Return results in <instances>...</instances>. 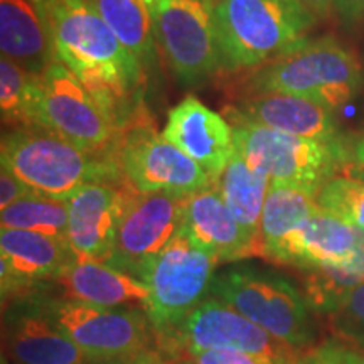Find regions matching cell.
I'll return each mask as SVG.
<instances>
[{
    "mask_svg": "<svg viewBox=\"0 0 364 364\" xmlns=\"http://www.w3.org/2000/svg\"><path fill=\"white\" fill-rule=\"evenodd\" d=\"M56 56L78 76L118 132L140 108L144 68L120 43L91 0H49L46 6Z\"/></svg>",
    "mask_w": 364,
    "mask_h": 364,
    "instance_id": "cell-1",
    "label": "cell"
},
{
    "mask_svg": "<svg viewBox=\"0 0 364 364\" xmlns=\"http://www.w3.org/2000/svg\"><path fill=\"white\" fill-rule=\"evenodd\" d=\"M0 159L2 167L36 193L63 201L86 184L125 179L117 154L90 152L36 124L4 134Z\"/></svg>",
    "mask_w": 364,
    "mask_h": 364,
    "instance_id": "cell-2",
    "label": "cell"
},
{
    "mask_svg": "<svg viewBox=\"0 0 364 364\" xmlns=\"http://www.w3.org/2000/svg\"><path fill=\"white\" fill-rule=\"evenodd\" d=\"M213 21L221 70L238 71L289 53L316 17L300 0H216Z\"/></svg>",
    "mask_w": 364,
    "mask_h": 364,
    "instance_id": "cell-3",
    "label": "cell"
},
{
    "mask_svg": "<svg viewBox=\"0 0 364 364\" xmlns=\"http://www.w3.org/2000/svg\"><path fill=\"white\" fill-rule=\"evenodd\" d=\"M255 93H285L338 110L356 97L363 71L356 56L334 38L304 39L253 76Z\"/></svg>",
    "mask_w": 364,
    "mask_h": 364,
    "instance_id": "cell-4",
    "label": "cell"
},
{
    "mask_svg": "<svg viewBox=\"0 0 364 364\" xmlns=\"http://www.w3.org/2000/svg\"><path fill=\"white\" fill-rule=\"evenodd\" d=\"M235 149L270 184L289 186L317 196L336 172L349 162L346 140L324 142L287 135L233 118Z\"/></svg>",
    "mask_w": 364,
    "mask_h": 364,
    "instance_id": "cell-5",
    "label": "cell"
},
{
    "mask_svg": "<svg viewBox=\"0 0 364 364\" xmlns=\"http://www.w3.org/2000/svg\"><path fill=\"white\" fill-rule=\"evenodd\" d=\"M26 118L27 124L44 127L90 152L117 154L118 130L78 76L59 59L43 75L33 76Z\"/></svg>",
    "mask_w": 364,
    "mask_h": 364,
    "instance_id": "cell-6",
    "label": "cell"
},
{
    "mask_svg": "<svg viewBox=\"0 0 364 364\" xmlns=\"http://www.w3.org/2000/svg\"><path fill=\"white\" fill-rule=\"evenodd\" d=\"M157 348L172 363L208 351H236L273 361L297 364L299 349L268 334L226 302L208 297L157 338Z\"/></svg>",
    "mask_w": 364,
    "mask_h": 364,
    "instance_id": "cell-7",
    "label": "cell"
},
{
    "mask_svg": "<svg viewBox=\"0 0 364 364\" xmlns=\"http://www.w3.org/2000/svg\"><path fill=\"white\" fill-rule=\"evenodd\" d=\"M220 260L179 233L139 273L149 289L145 312L157 338L174 329L211 294Z\"/></svg>",
    "mask_w": 364,
    "mask_h": 364,
    "instance_id": "cell-8",
    "label": "cell"
},
{
    "mask_svg": "<svg viewBox=\"0 0 364 364\" xmlns=\"http://www.w3.org/2000/svg\"><path fill=\"white\" fill-rule=\"evenodd\" d=\"M211 295L295 349L312 341L307 300L285 279L252 268H233L215 277Z\"/></svg>",
    "mask_w": 364,
    "mask_h": 364,
    "instance_id": "cell-9",
    "label": "cell"
},
{
    "mask_svg": "<svg viewBox=\"0 0 364 364\" xmlns=\"http://www.w3.org/2000/svg\"><path fill=\"white\" fill-rule=\"evenodd\" d=\"M51 321L93 361L157 348V334L144 309H108L78 300L38 299Z\"/></svg>",
    "mask_w": 364,
    "mask_h": 364,
    "instance_id": "cell-10",
    "label": "cell"
},
{
    "mask_svg": "<svg viewBox=\"0 0 364 364\" xmlns=\"http://www.w3.org/2000/svg\"><path fill=\"white\" fill-rule=\"evenodd\" d=\"M117 157L127 184L139 193L189 196L213 186V177L198 162L142 117L122 132Z\"/></svg>",
    "mask_w": 364,
    "mask_h": 364,
    "instance_id": "cell-11",
    "label": "cell"
},
{
    "mask_svg": "<svg viewBox=\"0 0 364 364\" xmlns=\"http://www.w3.org/2000/svg\"><path fill=\"white\" fill-rule=\"evenodd\" d=\"M157 44L184 85H198L221 70L213 6L208 0H147Z\"/></svg>",
    "mask_w": 364,
    "mask_h": 364,
    "instance_id": "cell-12",
    "label": "cell"
},
{
    "mask_svg": "<svg viewBox=\"0 0 364 364\" xmlns=\"http://www.w3.org/2000/svg\"><path fill=\"white\" fill-rule=\"evenodd\" d=\"M186 196L132 191L107 265L139 273L182 230Z\"/></svg>",
    "mask_w": 364,
    "mask_h": 364,
    "instance_id": "cell-13",
    "label": "cell"
},
{
    "mask_svg": "<svg viewBox=\"0 0 364 364\" xmlns=\"http://www.w3.org/2000/svg\"><path fill=\"white\" fill-rule=\"evenodd\" d=\"M132 189L118 182H93L68 199V245L85 260L107 263Z\"/></svg>",
    "mask_w": 364,
    "mask_h": 364,
    "instance_id": "cell-14",
    "label": "cell"
},
{
    "mask_svg": "<svg viewBox=\"0 0 364 364\" xmlns=\"http://www.w3.org/2000/svg\"><path fill=\"white\" fill-rule=\"evenodd\" d=\"M4 349L14 364H90L93 361L46 316L38 299L17 304L6 312Z\"/></svg>",
    "mask_w": 364,
    "mask_h": 364,
    "instance_id": "cell-15",
    "label": "cell"
},
{
    "mask_svg": "<svg viewBox=\"0 0 364 364\" xmlns=\"http://www.w3.org/2000/svg\"><path fill=\"white\" fill-rule=\"evenodd\" d=\"M162 135L198 162L213 181L235 152L233 127L194 97L182 100L172 108Z\"/></svg>",
    "mask_w": 364,
    "mask_h": 364,
    "instance_id": "cell-16",
    "label": "cell"
},
{
    "mask_svg": "<svg viewBox=\"0 0 364 364\" xmlns=\"http://www.w3.org/2000/svg\"><path fill=\"white\" fill-rule=\"evenodd\" d=\"M364 247V231L321 209L294 231L273 263L302 270L348 265Z\"/></svg>",
    "mask_w": 364,
    "mask_h": 364,
    "instance_id": "cell-17",
    "label": "cell"
},
{
    "mask_svg": "<svg viewBox=\"0 0 364 364\" xmlns=\"http://www.w3.org/2000/svg\"><path fill=\"white\" fill-rule=\"evenodd\" d=\"M76 255L68 241L26 230L0 231L2 297L21 292L22 287L56 279Z\"/></svg>",
    "mask_w": 364,
    "mask_h": 364,
    "instance_id": "cell-18",
    "label": "cell"
},
{
    "mask_svg": "<svg viewBox=\"0 0 364 364\" xmlns=\"http://www.w3.org/2000/svg\"><path fill=\"white\" fill-rule=\"evenodd\" d=\"M231 118L304 139L343 140L334 110L295 95L255 93V97L236 105Z\"/></svg>",
    "mask_w": 364,
    "mask_h": 364,
    "instance_id": "cell-19",
    "label": "cell"
},
{
    "mask_svg": "<svg viewBox=\"0 0 364 364\" xmlns=\"http://www.w3.org/2000/svg\"><path fill=\"white\" fill-rule=\"evenodd\" d=\"M181 233L196 247L215 255L220 262L255 257L252 245L215 184L186 196Z\"/></svg>",
    "mask_w": 364,
    "mask_h": 364,
    "instance_id": "cell-20",
    "label": "cell"
},
{
    "mask_svg": "<svg viewBox=\"0 0 364 364\" xmlns=\"http://www.w3.org/2000/svg\"><path fill=\"white\" fill-rule=\"evenodd\" d=\"M2 56L39 76L56 61V48L46 9L33 0H0Z\"/></svg>",
    "mask_w": 364,
    "mask_h": 364,
    "instance_id": "cell-21",
    "label": "cell"
},
{
    "mask_svg": "<svg viewBox=\"0 0 364 364\" xmlns=\"http://www.w3.org/2000/svg\"><path fill=\"white\" fill-rule=\"evenodd\" d=\"M54 280L63 289L61 299L90 306L145 311L149 300V289L142 280L97 260L76 257Z\"/></svg>",
    "mask_w": 364,
    "mask_h": 364,
    "instance_id": "cell-22",
    "label": "cell"
},
{
    "mask_svg": "<svg viewBox=\"0 0 364 364\" xmlns=\"http://www.w3.org/2000/svg\"><path fill=\"white\" fill-rule=\"evenodd\" d=\"M213 184L240 225L245 238L252 245L255 257H263L260 223L270 181L255 172L235 149L233 156Z\"/></svg>",
    "mask_w": 364,
    "mask_h": 364,
    "instance_id": "cell-23",
    "label": "cell"
},
{
    "mask_svg": "<svg viewBox=\"0 0 364 364\" xmlns=\"http://www.w3.org/2000/svg\"><path fill=\"white\" fill-rule=\"evenodd\" d=\"M321 209L317 196L289 186L270 184L260 223L263 258L275 260L289 236Z\"/></svg>",
    "mask_w": 364,
    "mask_h": 364,
    "instance_id": "cell-24",
    "label": "cell"
},
{
    "mask_svg": "<svg viewBox=\"0 0 364 364\" xmlns=\"http://www.w3.org/2000/svg\"><path fill=\"white\" fill-rule=\"evenodd\" d=\"M103 21L144 70L157 61L156 29L147 0H91Z\"/></svg>",
    "mask_w": 364,
    "mask_h": 364,
    "instance_id": "cell-25",
    "label": "cell"
},
{
    "mask_svg": "<svg viewBox=\"0 0 364 364\" xmlns=\"http://www.w3.org/2000/svg\"><path fill=\"white\" fill-rule=\"evenodd\" d=\"M0 225L9 230L34 231L68 241V201L34 191L12 206L2 209Z\"/></svg>",
    "mask_w": 364,
    "mask_h": 364,
    "instance_id": "cell-26",
    "label": "cell"
},
{
    "mask_svg": "<svg viewBox=\"0 0 364 364\" xmlns=\"http://www.w3.org/2000/svg\"><path fill=\"white\" fill-rule=\"evenodd\" d=\"M361 284H364V247L348 265L307 270V300L321 312L331 314L354 287Z\"/></svg>",
    "mask_w": 364,
    "mask_h": 364,
    "instance_id": "cell-27",
    "label": "cell"
},
{
    "mask_svg": "<svg viewBox=\"0 0 364 364\" xmlns=\"http://www.w3.org/2000/svg\"><path fill=\"white\" fill-rule=\"evenodd\" d=\"M318 206L364 231V179L334 177L318 191Z\"/></svg>",
    "mask_w": 364,
    "mask_h": 364,
    "instance_id": "cell-28",
    "label": "cell"
},
{
    "mask_svg": "<svg viewBox=\"0 0 364 364\" xmlns=\"http://www.w3.org/2000/svg\"><path fill=\"white\" fill-rule=\"evenodd\" d=\"M33 76L9 58L0 59V110L6 124L27 125L26 107Z\"/></svg>",
    "mask_w": 364,
    "mask_h": 364,
    "instance_id": "cell-29",
    "label": "cell"
},
{
    "mask_svg": "<svg viewBox=\"0 0 364 364\" xmlns=\"http://www.w3.org/2000/svg\"><path fill=\"white\" fill-rule=\"evenodd\" d=\"M329 316L336 334L351 349L364 353V284L354 287Z\"/></svg>",
    "mask_w": 364,
    "mask_h": 364,
    "instance_id": "cell-30",
    "label": "cell"
},
{
    "mask_svg": "<svg viewBox=\"0 0 364 364\" xmlns=\"http://www.w3.org/2000/svg\"><path fill=\"white\" fill-rule=\"evenodd\" d=\"M300 363V361H299ZM297 363V364H299ZM172 364H287L273 361V359L252 356V354L236 353V351H208L177 359Z\"/></svg>",
    "mask_w": 364,
    "mask_h": 364,
    "instance_id": "cell-31",
    "label": "cell"
},
{
    "mask_svg": "<svg viewBox=\"0 0 364 364\" xmlns=\"http://www.w3.org/2000/svg\"><path fill=\"white\" fill-rule=\"evenodd\" d=\"M33 193L34 191L26 182H22L19 177L14 176L6 167H2V172H0V208L6 209L12 206L14 203H17L19 199Z\"/></svg>",
    "mask_w": 364,
    "mask_h": 364,
    "instance_id": "cell-32",
    "label": "cell"
},
{
    "mask_svg": "<svg viewBox=\"0 0 364 364\" xmlns=\"http://www.w3.org/2000/svg\"><path fill=\"white\" fill-rule=\"evenodd\" d=\"M300 364H349L346 356V346L338 343L318 346L300 359Z\"/></svg>",
    "mask_w": 364,
    "mask_h": 364,
    "instance_id": "cell-33",
    "label": "cell"
},
{
    "mask_svg": "<svg viewBox=\"0 0 364 364\" xmlns=\"http://www.w3.org/2000/svg\"><path fill=\"white\" fill-rule=\"evenodd\" d=\"M334 11L344 26H358L364 21V0H336Z\"/></svg>",
    "mask_w": 364,
    "mask_h": 364,
    "instance_id": "cell-34",
    "label": "cell"
},
{
    "mask_svg": "<svg viewBox=\"0 0 364 364\" xmlns=\"http://www.w3.org/2000/svg\"><path fill=\"white\" fill-rule=\"evenodd\" d=\"M167 358L159 351V349H150V351L129 354V356L110 358V359H98L91 361L90 364H166Z\"/></svg>",
    "mask_w": 364,
    "mask_h": 364,
    "instance_id": "cell-35",
    "label": "cell"
},
{
    "mask_svg": "<svg viewBox=\"0 0 364 364\" xmlns=\"http://www.w3.org/2000/svg\"><path fill=\"white\" fill-rule=\"evenodd\" d=\"M300 2L309 9V12H311L314 17H321V19L329 16L331 11L336 6V0H300Z\"/></svg>",
    "mask_w": 364,
    "mask_h": 364,
    "instance_id": "cell-36",
    "label": "cell"
},
{
    "mask_svg": "<svg viewBox=\"0 0 364 364\" xmlns=\"http://www.w3.org/2000/svg\"><path fill=\"white\" fill-rule=\"evenodd\" d=\"M349 162H353L354 167H363L364 169V136L349 145Z\"/></svg>",
    "mask_w": 364,
    "mask_h": 364,
    "instance_id": "cell-37",
    "label": "cell"
},
{
    "mask_svg": "<svg viewBox=\"0 0 364 364\" xmlns=\"http://www.w3.org/2000/svg\"><path fill=\"white\" fill-rule=\"evenodd\" d=\"M346 356L349 364H364V353H359L356 349L346 348Z\"/></svg>",
    "mask_w": 364,
    "mask_h": 364,
    "instance_id": "cell-38",
    "label": "cell"
},
{
    "mask_svg": "<svg viewBox=\"0 0 364 364\" xmlns=\"http://www.w3.org/2000/svg\"><path fill=\"white\" fill-rule=\"evenodd\" d=\"M354 177H359V179H364V169L363 167H353L351 169Z\"/></svg>",
    "mask_w": 364,
    "mask_h": 364,
    "instance_id": "cell-39",
    "label": "cell"
},
{
    "mask_svg": "<svg viewBox=\"0 0 364 364\" xmlns=\"http://www.w3.org/2000/svg\"><path fill=\"white\" fill-rule=\"evenodd\" d=\"M33 2H34V4H38L39 7L46 9V6H48V2H49V0H33Z\"/></svg>",
    "mask_w": 364,
    "mask_h": 364,
    "instance_id": "cell-40",
    "label": "cell"
},
{
    "mask_svg": "<svg viewBox=\"0 0 364 364\" xmlns=\"http://www.w3.org/2000/svg\"><path fill=\"white\" fill-rule=\"evenodd\" d=\"M208 2H209V4H211V6H213V4H215V2H216V0H208Z\"/></svg>",
    "mask_w": 364,
    "mask_h": 364,
    "instance_id": "cell-41",
    "label": "cell"
},
{
    "mask_svg": "<svg viewBox=\"0 0 364 364\" xmlns=\"http://www.w3.org/2000/svg\"><path fill=\"white\" fill-rule=\"evenodd\" d=\"M166 364H172V363H171V361H169V359H167V363H166Z\"/></svg>",
    "mask_w": 364,
    "mask_h": 364,
    "instance_id": "cell-42",
    "label": "cell"
},
{
    "mask_svg": "<svg viewBox=\"0 0 364 364\" xmlns=\"http://www.w3.org/2000/svg\"><path fill=\"white\" fill-rule=\"evenodd\" d=\"M299 364H300V363H299Z\"/></svg>",
    "mask_w": 364,
    "mask_h": 364,
    "instance_id": "cell-43",
    "label": "cell"
}]
</instances>
